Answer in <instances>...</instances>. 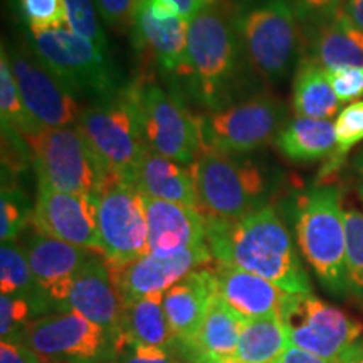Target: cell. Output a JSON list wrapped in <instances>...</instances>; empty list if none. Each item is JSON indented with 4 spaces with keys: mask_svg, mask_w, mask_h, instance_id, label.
<instances>
[{
    "mask_svg": "<svg viewBox=\"0 0 363 363\" xmlns=\"http://www.w3.org/2000/svg\"><path fill=\"white\" fill-rule=\"evenodd\" d=\"M163 4L174 9L177 13H180L184 19H194L202 9H206L211 4H214L216 0H162Z\"/></svg>",
    "mask_w": 363,
    "mask_h": 363,
    "instance_id": "obj_43",
    "label": "cell"
},
{
    "mask_svg": "<svg viewBox=\"0 0 363 363\" xmlns=\"http://www.w3.org/2000/svg\"><path fill=\"white\" fill-rule=\"evenodd\" d=\"M288 121V108L279 98L271 93H257L199 116L202 152L252 153L274 143Z\"/></svg>",
    "mask_w": 363,
    "mask_h": 363,
    "instance_id": "obj_9",
    "label": "cell"
},
{
    "mask_svg": "<svg viewBox=\"0 0 363 363\" xmlns=\"http://www.w3.org/2000/svg\"><path fill=\"white\" fill-rule=\"evenodd\" d=\"M0 363H44L34 350L17 342L0 343Z\"/></svg>",
    "mask_w": 363,
    "mask_h": 363,
    "instance_id": "obj_42",
    "label": "cell"
},
{
    "mask_svg": "<svg viewBox=\"0 0 363 363\" xmlns=\"http://www.w3.org/2000/svg\"><path fill=\"white\" fill-rule=\"evenodd\" d=\"M244 321L246 318L240 316L219 294H216L194 342L199 358H234Z\"/></svg>",
    "mask_w": 363,
    "mask_h": 363,
    "instance_id": "obj_28",
    "label": "cell"
},
{
    "mask_svg": "<svg viewBox=\"0 0 363 363\" xmlns=\"http://www.w3.org/2000/svg\"><path fill=\"white\" fill-rule=\"evenodd\" d=\"M115 363H184L160 348L118 340Z\"/></svg>",
    "mask_w": 363,
    "mask_h": 363,
    "instance_id": "obj_41",
    "label": "cell"
},
{
    "mask_svg": "<svg viewBox=\"0 0 363 363\" xmlns=\"http://www.w3.org/2000/svg\"><path fill=\"white\" fill-rule=\"evenodd\" d=\"M22 249L35 281L51 299L54 311L61 313L72 279L94 251L49 238L35 229L26 235Z\"/></svg>",
    "mask_w": 363,
    "mask_h": 363,
    "instance_id": "obj_18",
    "label": "cell"
},
{
    "mask_svg": "<svg viewBox=\"0 0 363 363\" xmlns=\"http://www.w3.org/2000/svg\"><path fill=\"white\" fill-rule=\"evenodd\" d=\"M34 206L26 194L13 184L2 185L0 197V239L2 242L16 240L33 222Z\"/></svg>",
    "mask_w": 363,
    "mask_h": 363,
    "instance_id": "obj_34",
    "label": "cell"
},
{
    "mask_svg": "<svg viewBox=\"0 0 363 363\" xmlns=\"http://www.w3.org/2000/svg\"><path fill=\"white\" fill-rule=\"evenodd\" d=\"M338 363H363V340H357L355 343L345 350L340 358Z\"/></svg>",
    "mask_w": 363,
    "mask_h": 363,
    "instance_id": "obj_45",
    "label": "cell"
},
{
    "mask_svg": "<svg viewBox=\"0 0 363 363\" xmlns=\"http://www.w3.org/2000/svg\"><path fill=\"white\" fill-rule=\"evenodd\" d=\"M22 19L29 26V33L67 27L65 0H17Z\"/></svg>",
    "mask_w": 363,
    "mask_h": 363,
    "instance_id": "obj_36",
    "label": "cell"
},
{
    "mask_svg": "<svg viewBox=\"0 0 363 363\" xmlns=\"http://www.w3.org/2000/svg\"><path fill=\"white\" fill-rule=\"evenodd\" d=\"M76 125L108 175L125 184L148 147L133 84L125 86L116 96L83 108Z\"/></svg>",
    "mask_w": 363,
    "mask_h": 363,
    "instance_id": "obj_8",
    "label": "cell"
},
{
    "mask_svg": "<svg viewBox=\"0 0 363 363\" xmlns=\"http://www.w3.org/2000/svg\"><path fill=\"white\" fill-rule=\"evenodd\" d=\"M27 44L78 99L104 101L125 88L111 54L101 52L67 27L29 33Z\"/></svg>",
    "mask_w": 363,
    "mask_h": 363,
    "instance_id": "obj_6",
    "label": "cell"
},
{
    "mask_svg": "<svg viewBox=\"0 0 363 363\" xmlns=\"http://www.w3.org/2000/svg\"><path fill=\"white\" fill-rule=\"evenodd\" d=\"M67 29L88 40L104 54H110V44L99 24V13L94 0H65Z\"/></svg>",
    "mask_w": 363,
    "mask_h": 363,
    "instance_id": "obj_35",
    "label": "cell"
},
{
    "mask_svg": "<svg viewBox=\"0 0 363 363\" xmlns=\"http://www.w3.org/2000/svg\"><path fill=\"white\" fill-rule=\"evenodd\" d=\"M233 13L254 72L269 84L283 83L301 61L305 38L291 2L242 0Z\"/></svg>",
    "mask_w": 363,
    "mask_h": 363,
    "instance_id": "obj_5",
    "label": "cell"
},
{
    "mask_svg": "<svg viewBox=\"0 0 363 363\" xmlns=\"http://www.w3.org/2000/svg\"><path fill=\"white\" fill-rule=\"evenodd\" d=\"M133 91L148 147L180 165H192L202 153L199 116L152 79L136 81Z\"/></svg>",
    "mask_w": 363,
    "mask_h": 363,
    "instance_id": "obj_11",
    "label": "cell"
},
{
    "mask_svg": "<svg viewBox=\"0 0 363 363\" xmlns=\"http://www.w3.org/2000/svg\"><path fill=\"white\" fill-rule=\"evenodd\" d=\"M291 347L278 315L246 320L240 331L235 360L240 363H276Z\"/></svg>",
    "mask_w": 363,
    "mask_h": 363,
    "instance_id": "obj_30",
    "label": "cell"
},
{
    "mask_svg": "<svg viewBox=\"0 0 363 363\" xmlns=\"http://www.w3.org/2000/svg\"><path fill=\"white\" fill-rule=\"evenodd\" d=\"M345 12L363 30V0H347Z\"/></svg>",
    "mask_w": 363,
    "mask_h": 363,
    "instance_id": "obj_46",
    "label": "cell"
},
{
    "mask_svg": "<svg viewBox=\"0 0 363 363\" xmlns=\"http://www.w3.org/2000/svg\"><path fill=\"white\" fill-rule=\"evenodd\" d=\"M0 288L2 294H13L27 299L33 306L35 320L56 313L51 299L35 281L24 249L16 240L2 242L0 247Z\"/></svg>",
    "mask_w": 363,
    "mask_h": 363,
    "instance_id": "obj_29",
    "label": "cell"
},
{
    "mask_svg": "<svg viewBox=\"0 0 363 363\" xmlns=\"http://www.w3.org/2000/svg\"><path fill=\"white\" fill-rule=\"evenodd\" d=\"M24 140L38 185L67 194L98 195L115 182L78 125L43 128Z\"/></svg>",
    "mask_w": 363,
    "mask_h": 363,
    "instance_id": "obj_7",
    "label": "cell"
},
{
    "mask_svg": "<svg viewBox=\"0 0 363 363\" xmlns=\"http://www.w3.org/2000/svg\"><path fill=\"white\" fill-rule=\"evenodd\" d=\"M12 342L52 363H115L116 338L79 313H52L24 326Z\"/></svg>",
    "mask_w": 363,
    "mask_h": 363,
    "instance_id": "obj_10",
    "label": "cell"
},
{
    "mask_svg": "<svg viewBox=\"0 0 363 363\" xmlns=\"http://www.w3.org/2000/svg\"><path fill=\"white\" fill-rule=\"evenodd\" d=\"M279 318L291 347L326 360L337 362L363 333V325L311 293L286 294Z\"/></svg>",
    "mask_w": 363,
    "mask_h": 363,
    "instance_id": "obj_12",
    "label": "cell"
},
{
    "mask_svg": "<svg viewBox=\"0 0 363 363\" xmlns=\"http://www.w3.org/2000/svg\"><path fill=\"white\" fill-rule=\"evenodd\" d=\"M125 184L143 197L199 208L197 190L190 167L180 165L150 147L143 150Z\"/></svg>",
    "mask_w": 363,
    "mask_h": 363,
    "instance_id": "obj_22",
    "label": "cell"
},
{
    "mask_svg": "<svg viewBox=\"0 0 363 363\" xmlns=\"http://www.w3.org/2000/svg\"><path fill=\"white\" fill-rule=\"evenodd\" d=\"M333 86L335 94L342 103L358 101L363 96V66L343 67V69L326 71Z\"/></svg>",
    "mask_w": 363,
    "mask_h": 363,
    "instance_id": "obj_40",
    "label": "cell"
},
{
    "mask_svg": "<svg viewBox=\"0 0 363 363\" xmlns=\"http://www.w3.org/2000/svg\"><path fill=\"white\" fill-rule=\"evenodd\" d=\"M207 244L217 262L261 276L284 293H311L291 234L272 206L238 220L207 217Z\"/></svg>",
    "mask_w": 363,
    "mask_h": 363,
    "instance_id": "obj_2",
    "label": "cell"
},
{
    "mask_svg": "<svg viewBox=\"0 0 363 363\" xmlns=\"http://www.w3.org/2000/svg\"><path fill=\"white\" fill-rule=\"evenodd\" d=\"M199 363H240L235 358H217V357H203Z\"/></svg>",
    "mask_w": 363,
    "mask_h": 363,
    "instance_id": "obj_47",
    "label": "cell"
},
{
    "mask_svg": "<svg viewBox=\"0 0 363 363\" xmlns=\"http://www.w3.org/2000/svg\"><path fill=\"white\" fill-rule=\"evenodd\" d=\"M254 78H259L249 62L235 29L233 9L220 0L202 9L189 21L187 61L179 79L194 101L217 111L251 98Z\"/></svg>",
    "mask_w": 363,
    "mask_h": 363,
    "instance_id": "obj_1",
    "label": "cell"
},
{
    "mask_svg": "<svg viewBox=\"0 0 363 363\" xmlns=\"http://www.w3.org/2000/svg\"><path fill=\"white\" fill-rule=\"evenodd\" d=\"M30 225L49 238L99 252L98 197L38 185Z\"/></svg>",
    "mask_w": 363,
    "mask_h": 363,
    "instance_id": "obj_17",
    "label": "cell"
},
{
    "mask_svg": "<svg viewBox=\"0 0 363 363\" xmlns=\"http://www.w3.org/2000/svg\"><path fill=\"white\" fill-rule=\"evenodd\" d=\"M74 311L89 321L110 331L116 338L120 335L123 303L113 283L111 271L106 261L93 252L86 264L72 279L61 313Z\"/></svg>",
    "mask_w": 363,
    "mask_h": 363,
    "instance_id": "obj_19",
    "label": "cell"
},
{
    "mask_svg": "<svg viewBox=\"0 0 363 363\" xmlns=\"http://www.w3.org/2000/svg\"><path fill=\"white\" fill-rule=\"evenodd\" d=\"M0 120L2 128H11L22 135V138L38 133L44 126L30 116L24 101H22L19 88L11 69V62L6 51V45L0 52Z\"/></svg>",
    "mask_w": 363,
    "mask_h": 363,
    "instance_id": "obj_31",
    "label": "cell"
},
{
    "mask_svg": "<svg viewBox=\"0 0 363 363\" xmlns=\"http://www.w3.org/2000/svg\"><path fill=\"white\" fill-rule=\"evenodd\" d=\"M363 203V185L358 184ZM345 212V261L348 289L363 296V207H348Z\"/></svg>",
    "mask_w": 363,
    "mask_h": 363,
    "instance_id": "obj_33",
    "label": "cell"
},
{
    "mask_svg": "<svg viewBox=\"0 0 363 363\" xmlns=\"http://www.w3.org/2000/svg\"><path fill=\"white\" fill-rule=\"evenodd\" d=\"M276 363H338V362L326 360V358L313 355V353L301 350V348L289 347Z\"/></svg>",
    "mask_w": 363,
    "mask_h": 363,
    "instance_id": "obj_44",
    "label": "cell"
},
{
    "mask_svg": "<svg viewBox=\"0 0 363 363\" xmlns=\"http://www.w3.org/2000/svg\"><path fill=\"white\" fill-rule=\"evenodd\" d=\"M44 363H52V362H44Z\"/></svg>",
    "mask_w": 363,
    "mask_h": 363,
    "instance_id": "obj_49",
    "label": "cell"
},
{
    "mask_svg": "<svg viewBox=\"0 0 363 363\" xmlns=\"http://www.w3.org/2000/svg\"><path fill=\"white\" fill-rule=\"evenodd\" d=\"M305 38L306 56L326 71L363 66V30L348 17L345 9L308 30Z\"/></svg>",
    "mask_w": 363,
    "mask_h": 363,
    "instance_id": "obj_25",
    "label": "cell"
},
{
    "mask_svg": "<svg viewBox=\"0 0 363 363\" xmlns=\"http://www.w3.org/2000/svg\"><path fill=\"white\" fill-rule=\"evenodd\" d=\"M274 147L291 162H326L337 148L335 121L294 116L276 136Z\"/></svg>",
    "mask_w": 363,
    "mask_h": 363,
    "instance_id": "obj_26",
    "label": "cell"
},
{
    "mask_svg": "<svg viewBox=\"0 0 363 363\" xmlns=\"http://www.w3.org/2000/svg\"><path fill=\"white\" fill-rule=\"evenodd\" d=\"M217 294L214 271L199 267L163 293V311L175 337L194 348L212 298ZM195 350V348H194Z\"/></svg>",
    "mask_w": 363,
    "mask_h": 363,
    "instance_id": "obj_21",
    "label": "cell"
},
{
    "mask_svg": "<svg viewBox=\"0 0 363 363\" xmlns=\"http://www.w3.org/2000/svg\"><path fill=\"white\" fill-rule=\"evenodd\" d=\"M11 69L30 116L44 128L78 123L83 111L79 99L59 81L27 45L6 49Z\"/></svg>",
    "mask_w": 363,
    "mask_h": 363,
    "instance_id": "obj_14",
    "label": "cell"
},
{
    "mask_svg": "<svg viewBox=\"0 0 363 363\" xmlns=\"http://www.w3.org/2000/svg\"><path fill=\"white\" fill-rule=\"evenodd\" d=\"M293 110L296 116L331 120L340 113V101L328 72L311 57L303 56L293 78Z\"/></svg>",
    "mask_w": 363,
    "mask_h": 363,
    "instance_id": "obj_27",
    "label": "cell"
},
{
    "mask_svg": "<svg viewBox=\"0 0 363 363\" xmlns=\"http://www.w3.org/2000/svg\"><path fill=\"white\" fill-rule=\"evenodd\" d=\"M335 133H337V148L325 162L320 172V184H330V179L342 169L345 158L363 142V99L353 101L338 113L335 120Z\"/></svg>",
    "mask_w": 363,
    "mask_h": 363,
    "instance_id": "obj_32",
    "label": "cell"
},
{
    "mask_svg": "<svg viewBox=\"0 0 363 363\" xmlns=\"http://www.w3.org/2000/svg\"><path fill=\"white\" fill-rule=\"evenodd\" d=\"M35 320L29 301L13 294L0 296V335L2 342H12L24 326Z\"/></svg>",
    "mask_w": 363,
    "mask_h": 363,
    "instance_id": "obj_37",
    "label": "cell"
},
{
    "mask_svg": "<svg viewBox=\"0 0 363 363\" xmlns=\"http://www.w3.org/2000/svg\"><path fill=\"white\" fill-rule=\"evenodd\" d=\"M355 170H357L358 177H360V182H358V184L363 185V150H362L360 155H358L357 160H355Z\"/></svg>",
    "mask_w": 363,
    "mask_h": 363,
    "instance_id": "obj_48",
    "label": "cell"
},
{
    "mask_svg": "<svg viewBox=\"0 0 363 363\" xmlns=\"http://www.w3.org/2000/svg\"><path fill=\"white\" fill-rule=\"evenodd\" d=\"M199 208L206 217L238 220L271 206L276 172L249 153L202 152L192 165Z\"/></svg>",
    "mask_w": 363,
    "mask_h": 363,
    "instance_id": "obj_3",
    "label": "cell"
},
{
    "mask_svg": "<svg viewBox=\"0 0 363 363\" xmlns=\"http://www.w3.org/2000/svg\"><path fill=\"white\" fill-rule=\"evenodd\" d=\"M217 294L240 316L251 318L278 315L286 294L283 289L261 276L240 267L217 262L214 266Z\"/></svg>",
    "mask_w": 363,
    "mask_h": 363,
    "instance_id": "obj_24",
    "label": "cell"
},
{
    "mask_svg": "<svg viewBox=\"0 0 363 363\" xmlns=\"http://www.w3.org/2000/svg\"><path fill=\"white\" fill-rule=\"evenodd\" d=\"M163 294H155L131 305L123 306L118 340H126L145 345V347L160 348L170 353L177 360L184 363L197 362V352L185 347L172 331L165 311H163Z\"/></svg>",
    "mask_w": 363,
    "mask_h": 363,
    "instance_id": "obj_23",
    "label": "cell"
},
{
    "mask_svg": "<svg viewBox=\"0 0 363 363\" xmlns=\"http://www.w3.org/2000/svg\"><path fill=\"white\" fill-rule=\"evenodd\" d=\"M101 21L116 33H126L133 27L140 0H94Z\"/></svg>",
    "mask_w": 363,
    "mask_h": 363,
    "instance_id": "obj_39",
    "label": "cell"
},
{
    "mask_svg": "<svg viewBox=\"0 0 363 363\" xmlns=\"http://www.w3.org/2000/svg\"><path fill=\"white\" fill-rule=\"evenodd\" d=\"M98 197L99 254L110 267L148 254V224L143 197L133 187L113 182Z\"/></svg>",
    "mask_w": 363,
    "mask_h": 363,
    "instance_id": "obj_13",
    "label": "cell"
},
{
    "mask_svg": "<svg viewBox=\"0 0 363 363\" xmlns=\"http://www.w3.org/2000/svg\"><path fill=\"white\" fill-rule=\"evenodd\" d=\"M143 203L148 224V252L174 254L207 244V217L202 211L150 197H143Z\"/></svg>",
    "mask_w": 363,
    "mask_h": 363,
    "instance_id": "obj_20",
    "label": "cell"
},
{
    "mask_svg": "<svg viewBox=\"0 0 363 363\" xmlns=\"http://www.w3.org/2000/svg\"><path fill=\"white\" fill-rule=\"evenodd\" d=\"M131 39L136 51L165 76L179 79L189 45V21L162 0H140L136 7Z\"/></svg>",
    "mask_w": 363,
    "mask_h": 363,
    "instance_id": "obj_15",
    "label": "cell"
},
{
    "mask_svg": "<svg viewBox=\"0 0 363 363\" xmlns=\"http://www.w3.org/2000/svg\"><path fill=\"white\" fill-rule=\"evenodd\" d=\"M301 22L303 33L328 21L335 13L343 11L347 0H289Z\"/></svg>",
    "mask_w": 363,
    "mask_h": 363,
    "instance_id": "obj_38",
    "label": "cell"
},
{
    "mask_svg": "<svg viewBox=\"0 0 363 363\" xmlns=\"http://www.w3.org/2000/svg\"><path fill=\"white\" fill-rule=\"evenodd\" d=\"M293 220L298 247L326 291L342 296L348 289L345 261L342 190L316 184L294 197Z\"/></svg>",
    "mask_w": 363,
    "mask_h": 363,
    "instance_id": "obj_4",
    "label": "cell"
},
{
    "mask_svg": "<svg viewBox=\"0 0 363 363\" xmlns=\"http://www.w3.org/2000/svg\"><path fill=\"white\" fill-rule=\"evenodd\" d=\"M212 259L208 244H202L174 254L148 252L128 264L108 267L121 303L126 306L138 299L169 291L189 272L208 264Z\"/></svg>",
    "mask_w": 363,
    "mask_h": 363,
    "instance_id": "obj_16",
    "label": "cell"
}]
</instances>
